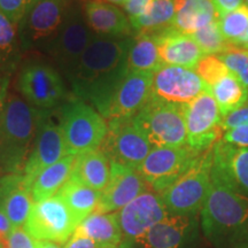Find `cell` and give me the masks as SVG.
<instances>
[{"label": "cell", "instance_id": "obj_1", "mask_svg": "<svg viewBox=\"0 0 248 248\" xmlns=\"http://www.w3.org/2000/svg\"><path fill=\"white\" fill-rule=\"evenodd\" d=\"M130 43V38L94 36L67 77L77 99L92 104L102 117L116 86L128 71Z\"/></svg>", "mask_w": 248, "mask_h": 248}, {"label": "cell", "instance_id": "obj_2", "mask_svg": "<svg viewBox=\"0 0 248 248\" xmlns=\"http://www.w3.org/2000/svg\"><path fill=\"white\" fill-rule=\"evenodd\" d=\"M201 224L217 248H248V198L232 190L213 171Z\"/></svg>", "mask_w": 248, "mask_h": 248}, {"label": "cell", "instance_id": "obj_3", "mask_svg": "<svg viewBox=\"0 0 248 248\" xmlns=\"http://www.w3.org/2000/svg\"><path fill=\"white\" fill-rule=\"evenodd\" d=\"M42 110L18 97L0 109V176L22 173L35 139Z\"/></svg>", "mask_w": 248, "mask_h": 248}, {"label": "cell", "instance_id": "obj_4", "mask_svg": "<svg viewBox=\"0 0 248 248\" xmlns=\"http://www.w3.org/2000/svg\"><path fill=\"white\" fill-rule=\"evenodd\" d=\"M59 125L66 153L74 156L99 150L108 132L106 119L79 99H74L62 106Z\"/></svg>", "mask_w": 248, "mask_h": 248}, {"label": "cell", "instance_id": "obj_5", "mask_svg": "<svg viewBox=\"0 0 248 248\" xmlns=\"http://www.w3.org/2000/svg\"><path fill=\"white\" fill-rule=\"evenodd\" d=\"M213 148L203 152L191 168L160 193L169 215L194 216L202 209L212 183Z\"/></svg>", "mask_w": 248, "mask_h": 248}, {"label": "cell", "instance_id": "obj_6", "mask_svg": "<svg viewBox=\"0 0 248 248\" xmlns=\"http://www.w3.org/2000/svg\"><path fill=\"white\" fill-rule=\"evenodd\" d=\"M71 2L73 0H33L18 24L21 48L48 53Z\"/></svg>", "mask_w": 248, "mask_h": 248}, {"label": "cell", "instance_id": "obj_7", "mask_svg": "<svg viewBox=\"0 0 248 248\" xmlns=\"http://www.w3.org/2000/svg\"><path fill=\"white\" fill-rule=\"evenodd\" d=\"M133 122L153 147H182L186 145V123L183 105L150 99L133 117Z\"/></svg>", "mask_w": 248, "mask_h": 248}, {"label": "cell", "instance_id": "obj_8", "mask_svg": "<svg viewBox=\"0 0 248 248\" xmlns=\"http://www.w3.org/2000/svg\"><path fill=\"white\" fill-rule=\"evenodd\" d=\"M200 154L186 145L182 147H153L138 168V172L148 188L160 194L184 175Z\"/></svg>", "mask_w": 248, "mask_h": 248}, {"label": "cell", "instance_id": "obj_9", "mask_svg": "<svg viewBox=\"0 0 248 248\" xmlns=\"http://www.w3.org/2000/svg\"><path fill=\"white\" fill-rule=\"evenodd\" d=\"M184 106L186 146L198 153L210 150L223 136L222 114L209 91L198 95Z\"/></svg>", "mask_w": 248, "mask_h": 248}, {"label": "cell", "instance_id": "obj_10", "mask_svg": "<svg viewBox=\"0 0 248 248\" xmlns=\"http://www.w3.org/2000/svg\"><path fill=\"white\" fill-rule=\"evenodd\" d=\"M93 37L94 35L86 23L82 6L77 0H73L66 20L48 51L66 77L75 68Z\"/></svg>", "mask_w": 248, "mask_h": 248}, {"label": "cell", "instance_id": "obj_11", "mask_svg": "<svg viewBox=\"0 0 248 248\" xmlns=\"http://www.w3.org/2000/svg\"><path fill=\"white\" fill-rule=\"evenodd\" d=\"M153 146L136 125L133 119H114L108 122V132L100 146L110 162L138 170Z\"/></svg>", "mask_w": 248, "mask_h": 248}, {"label": "cell", "instance_id": "obj_12", "mask_svg": "<svg viewBox=\"0 0 248 248\" xmlns=\"http://www.w3.org/2000/svg\"><path fill=\"white\" fill-rule=\"evenodd\" d=\"M24 229L33 239L66 244L75 232L77 223L59 195L33 202Z\"/></svg>", "mask_w": 248, "mask_h": 248}, {"label": "cell", "instance_id": "obj_13", "mask_svg": "<svg viewBox=\"0 0 248 248\" xmlns=\"http://www.w3.org/2000/svg\"><path fill=\"white\" fill-rule=\"evenodd\" d=\"M18 90L24 101L39 110L52 109L66 98V88L60 74L42 62L23 67L18 76Z\"/></svg>", "mask_w": 248, "mask_h": 248}, {"label": "cell", "instance_id": "obj_14", "mask_svg": "<svg viewBox=\"0 0 248 248\" xmlns=\"http://www.w3.org/2000/svg\"><path fill=\"white\" fill-rule=\"evenodd\" d=\"M49 115L48 110H42L35 139L24 164L22 175L29 191L32 182L43 170L67 155L60 125L55 124Z\"/></svg>", "mask_w": 248, "mask_h": 248}, {"label": "cell", "instance_id": "obj_15", "mask_svg": "<svg viewBox=\"0 0 248 248\" xmlns=\"http://www.w3.org/2000/svg\"><path fill=\"white\" fill-rule=\"evenodd\" d=\"M209 90L195 70L163 64L153 74L151 99L186 105Z\"/></svg>", "mask_w": 248, "mask_h": 248}, {"label": "cell", "instance_id": "obj_16", "mask_svg": "<svg viewBox=\"0 0 248 248\" xmlns=\"http://www.w3.org/2000/svg\"><path fill=\"white\" fill-rule=\"evenodd\" d=\"M153 73L126 71L111 95L104 119H133L150 101Z\"/></svg>", "mask_w": 248, "mask_h": 248}, {"label": "cell", "instance_id": "obj_17", "mask_svg": "<svg viewBox=\"0 0 248 248\" xmlns=\"http://www.w3.org/2000/svg\"><path fill=\"white\" fill-rule=\"evenodd\" d=\"M169 216L160 194L147 190L116 212L124 240L136 241L152 226Z\"/></svg>", "mask_w": 248, "mask_h": 248}, {"label": "cell", "instance_id": "obj_18", "mask_svg": "<svg viewBox=\"0 0 248 248\" xmlns=\"http://www.w3.org/2000/svg\"><path fill=\"white\" fill-rule=\"evenodd\" d=\"M147 190L148 186L138 170L110 162L109 181L100 192V200L95 213L119 212Z\"/></svg>", "mask_w": 248, "mask_h": 248}, {"label": "cell", "instance_id": "obj_19", "mask_svg": "<svg viewBox=\"0 0 248 248\" xmlns=\"http://www.w3.org/2000/svg\"><path fill=\"white\" fill-rule=\"evenodd\" d=\"M212 171L232 190L248 198V147L218 140L213 147Z\"/></svg>", "mask_w": 248, "mask_h": 248}, {"label": "cell", "instance_id": "obj_20", "mask_svg": "<svg viewBox=\"0 0 248 248\" xmlns=\"http://www.w3.org/2000/svg\"><path fill=\"white\" fill-rule=\"evenodd\" d=\"M86 23L97 37L129 38L133 32L129 17L117 6L104 0H86L84 7Z\"/></svg>", "mask_w": 248, "mask_h": 248}, {"label": "cell", "instance_id": "obj_21", "mask_svg": "<svg viewBox=\"0 0 248 248\" xmlns=\"http://www.w3.org/2000/svg\"><path fill=\"white\" fill-rule=\"evenodd\" d=\"M163 64L195 69L204 55L192 36L169 28L153 36Z\"/></svg>", "mask_w": 248, "mask_h": 248}, {"label": "cell", "instance_id": "obj_22", "mask_svg": "<svg viewBox=\"0 0 248 248\" xmlns=\"http://www.w3.org/2000/svg\"><path fill=\"white\" fill-rule=\"evenodd\" d=\"M32 204L22 173L0 177V212L5 214L13 228L24 225Z\"/></svg>", "mask_w": 248, "mask_h": 248}, {"label": "cell", "instance_id": "obj_23", "mask_svg": "<svg viewBox=\"0 0 248 248\" xmlns=\"http://www.w3.org/2000/svg\"><path fill=\"white\" fill-rule=\"evenodd\" d=\"M190 229V217L169 215L136 240L141 248H179Z\"/></svg>", "mask_w": 248, "mask_h": 248}, {"label": "cell", "instance_id": "obj_24", "mask_svg": "<svg viewBox=\"0 0 248 248\" xmlns=\"http://www.w3.org/2000/svg\"><path fill=\"white\" fill-rule=\"evenodd\" d=\"M109 177L110 161L100 148L75 157L70 178L101 192L106 187Z\"/></svg>", "mask_w": 248, "mask_h": 248}, {"label": "cell", "instance_id": "obj_25", "mask_svg": "<svg viewBox=\"0 0 248 248\" xmlns=\"http://www.w3.org/2000/svg\"><path fill=\"white\" fill-rule=\"evenodd\" d=\"M76 231L91 239L97 248H120L124 241L116 213H93L79 223Z\"/></svg>", "mask_w": 248, "mask_h": 248}, {"label": "cell", "instance_id": "obj_26", "mask_svg": "<svg viewBox=\"0 0 248 248\" xmlns=\"http://www.w3.org/2000/svg\"><path fill=\"white\" fill-rule=\"evenodd\" d=\"M175 18L172 28L186 35L206 27L217 17L212 0H172Z\"/></svg>", "mask_w": 248, "mask_h": 248}, {"label": "cell", "instance_id": "obj_27", "mask_svg": "<svg viewBox=\"0 0 248 248\" xmlns=\"http://www.w3.org/2000/svg\"><path fill=\"white\" fill-rule=\"evenodd\" d=\"M75 157L74 155H66L37 176L30 186V195L33 202L46 200L58 194L70 177Z\"/></svg>", "mask_w": 248, "mask_h": 248}, {"label": "cell", "instance_id": "obj_28", "mask_svg": "<svg viewBox=\"0 0 248 248\" xmlns=\"http://www.w3.org/2000/svg\"><path fill=\"white\" fill-rule=\"evenodd\" d=\"M58 195L66 203L77 225L95 213L100 200V192L70 177L58 192Z\"/></svg>", "mask_w": 248, "mask_h": 248}, {"label": "cell", "instance_id": "obj_29", "mask_svg": "<svg viewBox=\"0 0 248 248\" xmlns=\"http://www.w3.org/2000/svg\"><path fill=\"white\" fill-rule=\"evenodd\" d=\"M175 7L172 0H153L148 12L140 17L131 18L133 32L154 36L172 27Z\"/></svg>", "mask_w": 248, "mask_h": 248}, {"label": "cell", "instance_id": "obj_30", "mask_svg": "<svg viewBox=\"0 0 248 248\" xmlns=\"http://www.w3.org/2000/svg\"><path fill=\"white\" fill-rule=\"evenodd\" d=\"M163 66L155 38L150 35H137L129 46L126 67L129 71L155 73Z\"/></svg>", "mask_w": 248, "mask_h": 248}, {"label": "cell", "instance_id": "obj_31", "mask_svg": "<svg viewBox=\"0 0 248 248\" xmlns=\"http://www.w3.org/2000/svg\"><path fill=\"white\" fill-rule=\"evenodd\" d=\"M210 93L215 99L222 116L238 109L248 101V89L230 71L210 88Z\"/></svg>", "mask_w": 248, "mask_h": 248}, {"label": "cell", "instance_id": "obj_32", "mask_svg": "<svg viewBox=\"0 0 248 248\" xmlns=\"http://www.w3.org/2000/svg\"><path fill=\"white\" fill-rule=\"evenodd\" d=\"M190 36L195 40L203 55H218L231 46L222 35L217 17Z\"/></svg>", "mask_w": 248, "mask_h": 248}, {"label": "cell", "instance_id": "obj_33", "mask_svg": "<svg viewBox=\"0 0 248 248\" xmlns=\"http://www.w3.org/2000/svg\"><path fill=\"white\" fill-rule=\"evenodd\" d=\"M223 37L230 45H234L248 29V7L240 6L230 13L217 16Z\"/></svg>", "mask_w": 248, "mask_h": 248}, {"label": "cell", "instance_id": "obj_34", "mask_svg": "<svg viewBox=\"0 0 248 248\" xmlns=\"http://www.w3.org/2000/svg\"><path fill=\"white\" fill-rule=\"evenodd\" d=\"M20 46L18 26L0 13V62L9 64L16 60Z\"/></svg>", "mask_w": 248, "mask_h": 248}, {"label": "cell", "instance_id": "obj_35", "mask_svg": "<svg viewBox=\"0 0 248 248\" xmlns=\"http://www.w3.org/2000/svg\"><path fill=\"white\" fill-rule=\"evenodd\" d=\"M217 57L225 64L229 71L240 80L241 84L248 89V48L231 45Z\"/></svg>", "mask_w": 248, "mask_h": 248}, {"label": "cell", "instance_id": "obj_36", "mask_svg": "<svg viewBox=\"0 0 248 248\" xmlns=\"http://www.w3.org/2000/svg\"><path fill=\"white\" fill-rule=\"evenodd\" d=\"M195 73L209 88L229 74V69L217 55H204L195 67Z\"/></svg>", "mask_w": 248, "mask_h": 248}, {"label": "cell", "instance_id": "obj_37", "mask_svg": "<svg viewBox=\"0 0 248 248\" xmlns=\"http://www.w3.org/2000/svg\"><path fill=\"white\" fill-rule=\"evenodd\" d=\"M33 0H0V13L15 24H20Z\"/></svg>", "mask_w": 248, "mask_h": 248}, {"label": "cell", "instance_id": "obj_38", "mask_svg": "<svg viewBox=\"0 0 248 248\" xmlns=\"http://www.w3.org/2000/svg\"><path fill=\"white\" fill-rule=\"evenodd\" d=\"M6 248H36V241L23 226L14 228L6 239Z\"/></svg>", "mask_w": 248, "mask_h": 248}, {"label": "cell", "instance_id": "obj_39", "mask_svg": "<svg viewBox=\"0 0 248 248\" xmlns=\"http://www.w3.org/2000/svg\"><path fill=\"white\" fill-rule=\"evenodd\" d=\"M245 125H248V104L230 111L222 119L223 131Z\"/></svg>", "mask_w": 248, "mask_h": 248}, {"label": "cell", "instance_id": "obj_40", "mask_svg": "<svg viewBox=\"0 0 248 248\" xmlns=\"http://www.w3.org/2000/svg\"><path fill=\"white\" fill-rule=\"evenodd\" d=\"M221 140L237 147H248V125L226 130Z\"/></svg>", "mask_w": 248, "mask_h": 248}, {"label": "cell", "instance_id": "obj_41", "mask_svg": "<svg viewBox=\"0 0 248 248\" xmlns=\"http://www.w3.org/2000/svg\"><path fill=\"white\" fill-rule=\"evenodd\" d=\"M153 0H126L123 6L124 11L128 14L129 20L136 17H140L145 15L150 9Z\"/></svg>", "mask_w": 248, "mask_h": 248}, {"label": "cell", "instance_id": "obj_42", "mask_svg": "<svg viewBox=\"0 0 248 248\" xmlns=\"http://www.w3.org/2000/svg\"><path fill=\"white\" fill-rule=\"evenodd\" d=\"M217 16H222L244 5L245 0H212Z\"/></svg>", "mask_w": 248, "mask_h": 248}, {"label": "cell", "instance_id": "obj_43", "mask_svg": "<svg viewBox=\"0 0 248 248\" xmlns=\"http://www.w3.org/2000/svg\"><path fill=\"white\" fill-rule=\"evenodd\" d=\"M63 248H97L91 239L75 230Z\"/></svg>", "mask_w": 248, "mask_h": 248}, {"label": "cell", "instance_id": "obj_44", "mask_svg": "<svg viewBox=\"0 0 248 248\" xmlns=\"http://www.w3.org/2000/svg\"><path fill=\"white\" fill-rule=\"evenodd\" d=\"M13 229V225L9 222L5 214L0 212V241L6 244V239H7L8 234L11 233Z\"/></svg>", "mask_w": 248, "mask_h": 248}, {"label": "cell", "instance_id": "obj_45", "mask_svg": "<svg viewBox=\"0 0 248 248\" xmlns=\"http://www.w3.org/2000/svg\"><path fill=\"white\" fill-rule=\"evenodd\" d=\"M36 248H62L60 244L48 240H36Z\"/></svg>", "mask_w": 248, "mask_h": 248}, {"label": "cell", "instance_id": "obj_46", "mask_svg": "<svg viewBox=\"0 0 248 248\" xmlns=\"http://www.w3.org/2000/svg\"><path fill=\"white\" fill-rule=\"evenodd\" d=\"M6 101V79L0 78V109Z\"/></svg>", "mask_w": 248, "mask_h": 248}, {"label": "cell", "instance_id": "obj_47", "mask_svg": "<svg viewBox=\"0 0 248 248\" xmlns=\"http://www.w3.org/2000/svg\"><path fill=\"white\" fill-rule=\"evenodd\" d=\"M233 46H238V47H244V48H248V29L245 35L241 37V38L238 40L237 43Z\"/></svg>", "mask_w": 248, "mask_h": 248}, {"label": "cell", "instance_id": "obj_48", "mask_svg": "<svg viewBox=\"0 0 248 248\" xmlns=\"http://www.w3.org/2000/svg\"><path fill=\"white\" fill-rule=\"evenodd\" d=\"M105 1H107V2H110V4H113V5H120V6H124V5H125L126 0H105Z\"/></svg>", "mask_w": 248, "mask_h": 248}, {"label": "cell", "instance_id": "obj_49", "mask_svg": "<svg viewBox=\"0 0 248 248\" xmlns=\"http://www.w3.org/2000/svg\"><path fill=\"white\" fill-rule=\"evenodd\" d=\"M0 248H6V244L2 243V241H0Z\"/></svg>", "mask_w": 248, "mask_h": 248}, {"label": "cell", "instance_id": "obj_50", "mask_svg": "<svg viewBox=\"0 0 248 248\" xmlns=\"http://www.w3.org/2000/svg\"><path fill=\"white\" fill-rule=\"evenodd\" d=\"M244 4H245V5H246V6H247V7H248V0H245V1H244Z\"/></svg>", "mask_w": 248, "mask_h": 248}, {"label": "cell", "instance_id": "obj_51", "mask_svg": "<svg viewBox=\"0 0 248 248\" xmlns=\"http://www.w3.org/2000/svg\"><path fill=\"white\" fill-rule=\"evenodd\" d=\"M247 104H248V101H247Z\"/></svg>", "mask_w": 248, "mask_h": 248}]
</instances>
